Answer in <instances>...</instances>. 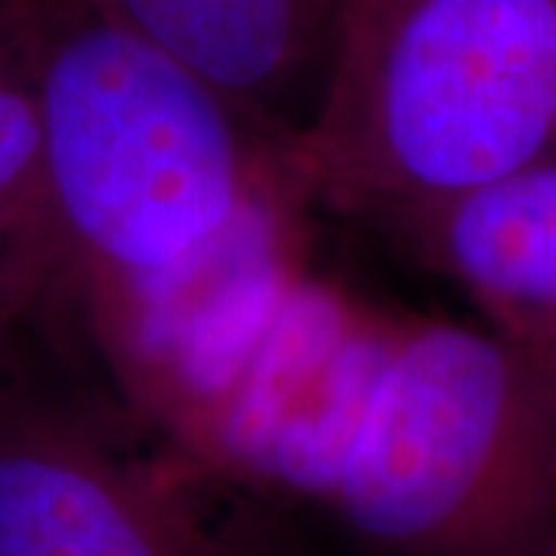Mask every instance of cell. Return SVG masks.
<instances>
[{"label":"cell","instance_id":"obj_10","mask_svg":"<svg viewBox=\"0 0 556 556\" xmlns=\"http://www.w3.org/2000/svg\"><path fill=\"white\" fill-rule=\"evenodd\" d=\"M514 340L526 346V353L535 358L538 368H541L556 387V318L554 321L538 325V328L526 331V334H517Z\"/></svg>","mask_w":556,"mask_h":556},{"label":"cell","instance_id":"obj_2","mask_svg":"<svg viewBox=\"0 0 556 556\" xmlns=\"http://www.w3.org/2000/svg\"><path fill=\"white\" fill-rule=\"evenodd\" d=\"M556 152V0H343L313 118L278 146L298 201L383 219Z\"/></svg>","mask_w":556,"mask_h":556},{"label":"cell","instance_id":"obj_6","mask_svg":"<svg viewBox=\"0 0 556 556\" xmlns=\"http://www.w3.org/2000/svg\"><path fill=\"white\" fill-rule=\"evenodd\" d=\"M192 68L269 137L313 118L343 0H93Z\"/></svg>","mask_w":556,"mask_h":556},{"label":"cell","instance_id":"obj_1","mask_svg":"<svg viewBox=\"0 0 556 556\" xmlns=\"http://www.w3.org/2000/svg\"><path fill=\"white\" fill-rule=\"evenodd\" d=\"M65 309L102 316L291 189L278 139L93 0H28Z\"/></svg>","mask_w":556,"mask_h":556},{"label":"cell","instance_id":"obj_5","mask_svg":"<svg viewBox=\"0 0 556 556\" xmlns=\"http://www.w3.org/2000/svg\"><path fill=\"white\" fill-rule=\"evenodd\" d=\"M405 318L303 266L161 433L281 510L321 514Z\"/></svg>","mask_w":556,"mask_h":556},{"label":"cell","instance_id":"obj_11","mask_svg":"<svg viewBox=\"0 0 556 556\" xmlns=\"http://www.w3.org/2000/svg\"><path fill=\"white\" fill-rule=\"evenodd\" d=\"M551 556H556V551H554V554H551Z\"/></svg>","mask_w":556,"mask_h":556},{"label":"cell","instance_id":"obj_3","mask_svg":"<svg viewBox=\"0 0 556 556\" xmlns=\"http://www.w3.org/2000/svg\"><path fill=\"white\" fill-rule=\"evenodd\" d=\"M321 514L362 556H551L556 387L492 325L408 316Z\"/></svg>","mask_w":556,"mask_h":556},{"label":"cell","instance_id":"obj_7","mask_svg":"<svg viewBox=\"0 0 556 556\" xmlns=\"http://www.w3.org/2000/svg\"><path fill=\"white\" fill-rule=\"evenodd\" d=\"M375 229L464 291L507 338L556 318V152Z\"/></svg>","mask_w":556,"mask_h":556},{"label":"cell","instance_id":"obj_8","mask_svg":"<svg viewBox=\"0 0 556 556\" xmlns=\"http://www.w3.org/2000/svg\"><path fill=\"white\" fill-rule=\"evenodd\" d=\"M0 223L60 248L43 177L28 0H0Z\"/></svg>","mask_w":556,"mask_h":556},{"label":"cell","instance_id":"obj_9","mask_svg":"<svg viewBox=\"0 0 556 556\" xmlns=\"http://www.w3.org/2000/svg\"><path fill=\"white\" fill-rule=\"evenodd\" d=\"M62 306L60 248L0 223V380L31 356L43 316Z\"/></svg>","mask_w":556,"mask_h":556},{"label":"cell","instance_id":"obj_4","mask_svg":"<svg viewBox=\"0 0 556 556\" xmlns=\"http://www.w3.org/2000/svg\"><path fill=\"white\" fill-rule=\"evenodd\" d=\"M0 556L306 554L294 514L31 350L0 380Z\"/></svg>","mask_w":556,"mask_h":556}]
</instances>
